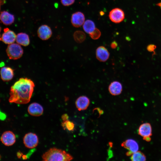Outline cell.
<instances>
[{
	"instance_id": "6da1fadb",
	"label": "cell",
	"mask_w": 161,
	"mask_h": 161,
	"mask_svg": "<svg viewBox=\"0 0 161 161\" xmlns=\"http://www.w3.org/2000/svg\"><path fill=\"white\" fill-rule=\"evenodd\" d=\"M35 86L27 78H21L11 86L9 101L10 103L25 104L30 101Z\"/></svg>"
},
{
	"instance_id": "7a4b0ae2",
	"label": "cell",
	"mask_w": 161,
	"mask_h": 161,
	"mask_svg": "<svg viewBox=\"0 0 161 161\" xmlns=\"http://www.w3.org/2000/svg\"><path fill=\"white\" fill-rule=\"evenodd\" d=\"M44 161H69L73 157L65 151L53 147L50 148L42 156Z\"/></svg>"
},
{
	"instance_id": "3957f363",
	"label": "cell",
	"mask_w": 161,
	"mask_h": 161,
	"mask_svg": "<svg viewBox=\"0 0 161 161\" xmlns=\"http://www.w3.org/2000/svg\"><path fill=\"white\" fill-rule=\"evenodd\" d=\"M6 52L9 58L13 60L20 58L23 53V50L21 47L18 44L16 43L8 45Z\"/></svg>"
},
{
	"instance_id": "277c9868",
	"label": "cell",
	"mask_w": 161,
	"mask_h": 161,
	"mask_svg": "<svg viewBox=\"0 0 161 161\" xmlns=\"http://www.w3.org/2000/svg\"><path fill=\"white\" fill-rule=\"evenodd\" d=\"M23 143L25 146L29 148L35 147L38 145V139L35 133L30 132L26 134L23 138Z\"/></svg>"
},
{
	"instance_id": "5b68a950",
	"label": "cell",
	"mask_w": 161,
	"mask_h": 161,
	"mask_svg": "<svg viewBox=\"0 0 161 161\" xmlns=\"http://www.w3.org/2000/svg\"><path fill=\"white\" fill-rule=\"evenodd\" d=\"M123 11L118 8L112 9L109 13V17L110 20L115 23H119L123 21L125 18Z\"/></svg>"
},
{
	"instance_id": "8992f818",
	"label": "cell",
	"mask_w": 161,
	"mask_h": 161,
	"mask_svg": "<svg viewBox=\"0 0 161 161\" xmlns=\"http://www.w3.org/2000/svg\"><path fill=\"white\" fill-rule=\"evenodd\" d=\"M121 146L129 150L126 153V155L128 156L137 151L139 148L137 142L132 139H129L123 142Z\"/></svg>"
},
{
	"instance_id": "52a82bcc",
	"label": "cell",
	"mask_w": 161,
	"mask_h": 161,
	"mask_svg": "<svg viewBox=\"0 0 161 161\" xmlns=\"http://www.w3.org/2000/svg\"><path fill=\"white\" fill-rule=\"evenodd\" d=\"M0 140L2 143L6 146H10L14 144L16 137L14 133L10 131L4 132L1 137Z\"/></svg>"
},
{
	"instance_id": "ba28073f",
	"label": "cell",
	"mask_w": 161,
	"mask_h": 161,
	"mask_svg": "<svg viewBox=\"0 0 161 161\" xmlns=\"http://www.w3.org/2000/svg\"><path fill=\"white\" fill-rule=\"evenodd\" d=\"M52 34L51 28L47 25H41L38 28L37 30L38 37L43 40L48 39L52 36Z\"/></svg>"
},
{
	"instance_id": "9c48e42d",
	"label": "cell",
	"mask_w": 161,
	"mask_h": 161,
	"mask_svg": "<svg viewBox=\"0 0 161 161\" xmlns=\"http://www.w3.org/2000/svg\"><path fill=\"white\" fill-rule=\"evenodd\" d=\"M85 19L83 13L78 11L73 13L71 16V22L75 27H78L83 24Z\"/></svg>"
},
{
	"instance_id": "30bf717a",
	"label": "cell",
	"mask_w": 161,
	"mask_h": 161,
	"mask_svg": "<svg viewBox=\"0 0 161 161\" xmlns=\"http://www.w3.org/2000/svg\"><path fill=\"white\" fill-rule=\"evenodd\" d=\"M16 35L13 31L8 28L4 30V32L2 34L1 40L4 43L10 44L13 43L16 39Z\"/></svg>"
},
{
	"instance_id": "8fae6325",
	"label": "cell",
	"mask_w": 161,
	"mask_h": 161,
	"mask_svg": "<svg viewBox=\"0 0 161 161\" xmlns=\"http://www.w3.org/2000/svg\"><path fill=\"white\" fill-rule=\"evenodd\" d=\"M43 107L37 103H33L30 104L28 108V112L31 115L34 116H39L43 113Z\"/></svg>"
},
{
	"instance_id": "7c38bea8",
	"label": "cell",
	"mask_w": 161,
	"mask_h": 161,
	"mask_svg": "<svg viewBox=\"0 0 161 161\" xmlns=\"http://www.w3.org/2000/svg\"><path fill=\"white\" fill-rule=\"evenodd\" d=\"M97 58L101 62H105L109 58V53L104 46H100L97 48L96 51Z\"/></svg>"
},
{
	"instance_id": "4fadbf2b",
	"label": "cell",
	"mask_w": 161,
	"mask_h": 161,
	"mask_svg": "<svg viewBox=\"0 0 161 161\" xmlns=\"http://www.w3.org/2000/svg\"><path fill=\"white\" fill-rule=\"evenodd\" d=\"M0 74L1 79L4 81L11 80L14 76V70L9 67H3L1 68Z\"/></svg>"
},
{
	"instance_id": "5bb4252c",
	"label": "cell",
	"mask_w": 161,
	"mask_h": 161,
	"mask_svg": "<svg viewBox=\"0 0 161 161\" xmlns=\"http://www.w3.org/2000/svg\"><path fill=\"white\" fill-rule=\"evenodd\" d=\"M89 103V98L86 96H82L77 99L75 101V105L78 109L80 111L86 109Z\"/></svg>"
},
{
	"instance_id": "9a60e30c",
	"label": "cell",
	"mask_w": 161,
	"mask_h": 161,
	"mask_svg": "<svg viewBox=\"0 0 161 161\" xmlns=\"http://www.w3.org/2000/svg\"><path fill=\"white\" fill-rule=\"evenodd\" d=\"M138 133L143 138L150 137L152 135V128L149 123H143L140 126Z\"/></svg>"
},
{
	"instance_id": "2e32d148",
	"label": "cell",
	"mask_w": 161,
	"mask_h": 161,
	"mask_svg": "<svg viewBox=\"0 0 161 161\" xmlns=\"http://www.w3.org/2000/svg\"><path fill=\"white\" fill-rule=\"evenodd\" d=\"M109 91L113 95H117L120 94L122 91V86L119 82L114 81L110 84L109 86Z\"/></svg>"
},
{
	"instance_id": "e0dca14e",
	"label": "cell",
	"mask_w": 161,
	"mask_h": 161,
	"mask_svg": "<svg viewBox=\"0 0 161 161\" xmlns=\"http://www.w3.org/2000/svg\"><path fill=\"white\" fill-rule=\"evenodd\" d=\"M0 20L4 24L9 25L14 22L15 17L13 15L4 11H2L0 14Z\"/></svg>"
},
{
	"instance_id": "ac0fdd59",
	"label": "cell",
	"mask_w": 161,
	"mask_h": 161,
	"mask_svg": "<svg viewBox=\"0 0 161 161\" xmlns=\"http://www.w3.org/2000/svg\"><path fill=\"white\" fill-rule=\"evenodd\" d=\"M16 42L18 44L27 46L30 43V40L29 35L27 34L21 32L18 33L16 35Z\"/></svg>"
},
{
	"instance_id": "d6986e66",
	"label": "cell",
	"mask_w": 161,
	"mask_h": 161,
	"mask_svg": "<svg viewBox=\"0 0 161 161\" xmlns=\"http://www.w3.org/2000/svg\"><path fill=\"white\" fill-rule=\"evenodd\" d=\"M95 28V23L90 20H86L83 24V28L84 31L89 34L93 32Z\"/></svg>"
},
{
	"instance_id": "ffe728a7",
	"label": "cell",
	"mask_w": 161,
	"mask_h": 161,
	"mask_svg": "<svg viewBox=\"0 0 161 161\" xmlns=\"http://www.w3.org/2000/svg\"><path fill=\"white\" fill-rule=\"evenodd\" d=\"M73 36L75 41L79 43L84 41L86 38L85 33L83 32L80 30L75 32L73 34Z\"/></svg>"
},
{
	"instance_id": "44dd1931",
	"label": "cell",
	"mask_w": 161,
	"mask_h": 161,
	"mask_svg": "<svg viewBox=\"0 0 161 161\" xmlns=\"http://www.w3.org/2000/svg\"><path fill=\"white\" fill-rule=\"evenodd\" d=\"M131 160L133 161H145L146 160V157L143 153L138 151L131 155Z\"/></svg>"
},
{
	"instance_id": "7402d4cb",
	"label": "cell",
	"mask_w": 161,
	"mask_h": 161,
	"mask_svg": "<svg viewBox=\"0 0 161 161\" xmlns=\"http://www.w3.org/2000/svg\"><path fill=\"white\" fill-rule=\"evenodd\" d=\"M61 125L64 129H66L70 131L73 130L75 128L74 123L68 120L63 122L62 123Z\"/></svg>"
},
{
	"instance_id": "603a6c76",
	"label": "cell",
	"mask_w": 161,
	"mask_h": 161,
	"mask_svg": "<svg viewBox=\"0 0 161 161\" xmlns=\"http://www.w3.org/2000/svg\"><path fill=\"white\" fill-rule=\"evenodd\" d=\"M89 35L92 39L94 40H96L100 37L101 35V33L98 29L95 28L93 32L89 34Z\"/></svg>"
},
{
	"instance_id": "cb8c5ba5",
	"label": "cell",
	"mask_w": 161,
	"mask_h": 161,
	"mask_svg": "<svg viewBox=\"0 0 161 161\" xmlns=\"http://www.w3.org/2000/svg\"><path fill=\"white\" fill-rule=\"evenodd\" d=\"M75 0H61V4L64 6H69L73 4Z\"/></svg>"
},
{
	"instance_id": "d4e9b609",
	"label": "cell",
	"mask_w": 161,
	"mask_h": 161,
	"mask_svg": "<svg viewBox=\"0 0 161 161\" xmlns=\"http://www.w3.org/2000/svg\"><path fill=\"white\" fill-rule=\"evenodd\" d=\"M156 48V46L152 44L149 45L147 47V49L149 52H153Z\"/></svg>"
},
{
	"instance_id": "484cf974",
	"label": "cell",
	"mask_w": 161,
	"mask_h": 161,
	"mask_svg": "<svg viewBox=\"0 0 161 161\" xmlns=\"http://www.w3.org/2000/svg\"><path fill=\"white\" fill-rule=\"evenodd\" d=\"M118 44L116 41H114L111 44V47L112 49H115L117 47Z\"/></svg>"
},
{
	"instance_id": "4316f807",
	"label": "cell",
	"mask_w": 161,
	"mask_h": 161,
	"mask_svg": "<svg viewBox=\"0 0 161 161\" xmlns=\"http://www.w3.org/2000/svg\"><path fill=\"white\" fill-rule=\"evenodd\" d=\"M61 118L63 122L65 121L68 120V116L66 114H64L62 116Z\"/></svg>"
},
{
	"instance_id": "83f0119b",
	"label": "cell",
	"mask_w": 161,
	"mask_h": 161,
	"mask_svg": "<svg viewBox=\"0 0 161 161\" xmlns=\"http://www.w3.org/2000/svg\"><path fill=\"white\" fill-rule=\"evenodd\" d=\"M143 139L148 142L150 141L151 140V138L150 137H146L145 138H143Z\"/></svg>"
},
{
	"instance_id": "f1b7e54d",
	"label": "cell",
	"mask_w": 161,
	"mask_h": 161,
	"mask_svg": "<svg viewBox=\"0 0 161 161\" xmlns=\"http://www.w3.org/2000/svg\"><path fill=\"white\" fill-rule=\"evenodd\" d=\"M22 153L20 152H18L17 153V156L18 158H20L22 156Z\"/></svg>"
},
{
	"instance_id": "f546056e",
	"label": "cell",
	"mask_w": 161,
	"mask_h": 161,
	"mask_svg": "<svg viewBox=\"0 0 161 161\" xmlns=\"http://www.w3.org/2000/svg\"><path fill=\"white\" fill-rule=\"evenodd\" d=\"M157 5V6H159V7H160V9H161V1L157 3V4H156Z\"/></svg>"
},
{
	"instance_id": "4dcf8cb0",
	"label": "cell",
	"mask_w": 161,
	"mask_h": 161,
	"mask_svg": "<svg viewBox=\"0 0 161 161\" xmlns=\"http://www.w3.org/2000/svg\"><path fill=\"white\" fill-rule=\"evenodd\" d=\"M1 27H0V32H1Z\"/></svg>"
},
{
	"instance_id": "1f68e13d",
	"label": "cell",
	"mask_w": 161,
	"mask_h": 161,
	"mask_svg": "<svg viewBox=\"0 0 161 161\" xmlns=\"http://www.w3.org/2000/svg\"><path fill=\"white\" fill-rule=\"evenodd\" d=\"M1 155H0V160L1 159Z\"/></svg>"
},
{
	"instance_id": "d6a6232c",
	"label": "cell",
	"mask_w": 161,
	"mask_h": 161,
	"mask_svg": "<svg viewBox=\"0 0 161 161\" xmlns=\"http://www.w3.org/2000/svg\"></svg>"
}]
</instances>
